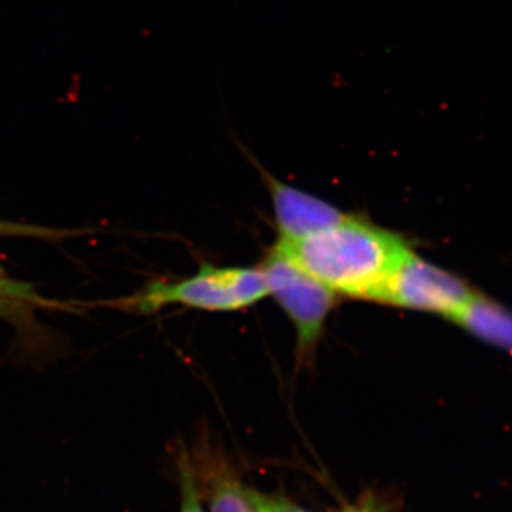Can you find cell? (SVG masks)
Listing matches in <instances>:
<instances>
[{
	"mask_svg": "<svg viewBox=\"0 0 512 512\" xmlns=\"http://www.w3.org/2000/svg\"><path fill=\"white\" fill-rule=\"evenodd\" d=\"M178 471H180L181 481L180 512H205L201 503L197 474H195L192 461L184 448H181L180 454H178Z\"/></svg>",
	"mask_w": 512,
	"mask_h": 512,
	"instance_id": "obj_8",
	"label": "cell"
},
{
	"mask_svg": "<svg viewBox=\"0 0 512 512\" xmlns=\"http://www.w3.org/2000/svg\"><path fill=\"white\" fill-rule=\"evenodd\" d=\"M0 298L20 299V301L30 302L40 301L29 285L10 281L2 274H0Z\"/></svg>",
	"mask_w": 512,
	"mask_h": 512,
	"instance_id": "obj_9",
	"label": "cell"
},
{
	"mask_svg": "<svg viewBox=\"0 0 512 512\" xmlns=\"http://www.w3.org/2000/svg\"><path fill=\"white\" fill-rule=\"evenodd\" d=\"M456 323L483 342L512 352V311L480 292Z\"/></svg>",
	"mask_w": 512,
	"mask_h": 512,
	"instance_id": "obj_6",
	"label": "cell"
},
{
	"mask_svg": "<svg viewBox=\"0 0 512 512\" xmlns=\"http://www.w3.org/2000/svg\"><path fill=\"white\" fill-rule=\"evenodd\" d=\"M278 245L336 295L373 302L412 251L396 232L352 215L311 237Z\"/></svg>",
	"mask_w": 512,
	"mask_h": 512,
	"instance_id": "obj_1",
	"label": "cell"
},
{
	"mask_svg": "<svg viewBox=\"0 0 512 512\" xmlns=\"http://www.w3.org/2000/svg\"><path fill=\"white\" fill-rule=\"evenodd\" d=\"M477 293L463 278L431 264L412 249L387 279L376 302L457 322Z\"/></svg>",
	"mask_w": 512,
	"mask_h": 512,
	"instance_id": "obj_4",
	"label": "cell"
},
{
	"mask_svg": "<svg viewBox=\"0 0 512 512\" xmlns=\"http://www.w3.org/2000/svg\"><path fill=\"white\" fill-rule=\"evenodd\" d=\"M0 308H2V303H0Z\"/></svg>",
	"mask_w": 512,
	"mask_h": 512,
	"instance_id": "obj_11",
	"label": "cell"
},
{
	"mask_svg": "<svg viewBox=\"0 0 512 512\" xmlns=\"http://www.w3.org/2000/svg\"><path fill=\"white\" fill-rule=\"evenodd\" d=\"M210 512H258L249 501L247 487L231 474H217L210 484Z\"/></svg>",
	"mask_w": 512,
	"mask_h": 512,
	"instance_id": "obj_7",
	"label": "cell"
},
{
	"mask_svg": "<svg viewBox=\"0 0 512 512\" xmlns=\"http://www.w3.org/2000/svg\"><path fill=\"white\" fill-rule=\"evenodd\" d=\"M345 512H377V510L375 501H366V503L355 505V507Z\"/></svg>",
	"mask_w": 512,
	"mask_h": 512,
	"instance_id": "obj_10",
	"label": "cell"
},
{
	"mask_svg": "<svg viewBox=\"0 0 512 512\" xmlns=\"http://www.w3.org/2000/svg\"><path fill=\"white\" fill-rule=\"evenodd\" d=\"M274 202L279 241L296 242L345 220L348 215L329 202L266 175Z\"/></svg>",
	"mask_w": 512,
	"mask_h": 512,
	"instance_id": "obj_5",
	"label": "cell"
},
{
	"mask_svg": "<svg viewBox=\"0 0 512 512\" xmlns=\"http://www.w3.org/2000/svg\"><path fill=\"white\" fill-rule=\"evenodd\" d=\"M261 269L217 268L202 264L200 271L178 282L157 281L131 298L116 302L124 309L154 313L167 305L210 312H234L255 305L268 296Z\"/></svg>",
	"mask_w": 512,
	"mask_h": 512,
	"instance_id": "obj_2",
	"label": "cell"
},
{
	"mask_svg": "<svg viewBox=\"0 0 512 512\" xmlns=\"http://www.w3.org/2000/svg\"><path fill=\"white\" fill-rule=\"evenodd\" d=\"M259 269L268 293L274 295L295 326L299 357L308 359L318 345L338 295L303 271L278 244Z\"/></svg>",
	"mask_w": 512,
	"mask_h": 512,
	"instance_id": "obj_3",
	"label": "cell"
}]
</instances>
